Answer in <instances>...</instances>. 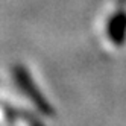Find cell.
<instances>
[{"instance_id":"cell-1","label":"cell","mask_w":126,"mask_h":126,"mask_svg":"<svg viewBox=\"0 0 126 126\" xmlns=\"http://www.w3.org/2000/svg\"><path fill=\"white\" fill-rule=\"evenodd\" d=\"M14 75H15V80H17V84H18V87L21 88V91L26 93V96L29 97V100L37 106L41 112L50 114L52 108H50L49 102L46 100V97L41 94L38 87L35 85V82L32 80L31 75L28 73V70H26L24 67H15Z\"/></svg>"},{"instance_id":"cell-2","label":"cell","mask_w":126,"mask_h":126,"mask_svg":"<svg viewBox=\"0 0 126 126\" xmlns=\"http://www.w3.org/2000/svg\"><path fill=\"white\" fill-rule=\"evenodd\" d=\"M106 37L112 44H123L126 40V12L119 11L106 21Z\"/></svg>"}]
</instances>
